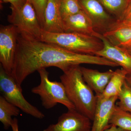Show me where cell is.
Masks as SVG:
<instances>
[{"label": "cell", "mask_w": 131, "mask_h": 131, "mask_svg": "<svg viewBox=\"0 0 131 131\" xmlns=\"http://www.w3.org/2000/svg\"><path fill=\"white\" fill-rule=\"evenodd\" d=\"M126 49H127V50H128V51H129V52H130V53L131 54V47H129V48H127Z\"/></svg>", "instance_id": "83f0119b"}, {"label": "cell", "mask_w": 131, "mask_h": 131, "mask_svg": "<svg viewBox=\"0 0 131 131\" xmlns=\"http://www.w3.org/2000/svg\"><path fill=\"white\" fill-rule=\"evenodd\" d=\"M127 74L126 71L122 68L115 71L103 93L99 95L105 98L118 96L125 81Z\"/></svg>", "instance_id": "2e32d148"}, {"label": "cell", "mask_w": 131, "mask_h": 131, "mask_svg": "<svg viewBox=\"0 0 131 131\" xmlns=\"http://www.w3.org/2000/svg\"><path fill=\"white\" fill-rule=\"evenodd\" d=\"M108 13L115 18H120L126 8L129 2L128 0H98Z\"/></svg>", "instance_id": "d6986e66"}, {"label": "cell", "mask_w": 131, "mask_h": 131, "mask_svg": "<svg viewBox=\"0 0 131 131\" xmlns=\"http://www.w3.org/2000/svg\"><path fill=\"white\" fill-rule=\"evenodd\" d=\"M109 124L126 131H131V113L116 105Z\"/></svg>", "instance_id": "ac0fdd59"}, {"label": "cell", "mask_w": 131, "mask_h": 131, "mask_svg": "<svg viewBox=\"0 0 131 131\" xmlns=\"http://www.w3.org/2000/svg\"><path fill=\"white\" fill-rule=\"evenodd\" d=\"M101 39L103 42V48L95 55L117 63L121 66L127 74H131V54L128 50L112 44L103 35Z\"/></svg>", "instance_id": "7c38bea8"}, {"label": "cell", "mask_w": 131, "mask_h": 131, "mask_svg": "<svg viewBox=\"0 0 131 131\" xmlns=\"http://www.w3.org/2000/svg\"><path fill=\"white\" fill-rule=\"evenodd\" d=\"M126 81L131 88V74H127V75Z\"/></svg>", "instance_id": "4316f807"}, {"label": "cell", "mask_w": 131, "mask_h": 131, "mask_svg": "<svg viewBox=\"0 0 131 131\" xmlns=\"http://www.w3.org/2000/svg\"><path fill=\"white\" fill-rule=\"evenodd\" d=\"M82 64L108 66L110 61L102 57L76 53L19 34L12 76L21 87L29 75L40 69L53 66L64 72Z\"/></svg>", "instance_id": "6da1fadb"}, {"label": "cell", "mask_w": 131, "mask_h": 131, "mask_svg": "<svg viewBox=\"0 0 131 131\" xmlns=\"http://www.w3.org/2000/svg\"><path fill=\"white\" fill-rule=\"evenodd\" d=\"M32 5L37 14L39 21L42 28L44 25L45 9L47 5V0H28Z\"/></svg>", "instance_id": "7402d4cb"}, {"label": "cell", "mask_w": 131, "mask_h": 131, "mask_svg": "<svg viewBox=\"0 0 131 131\" xmlns=\"http://www.w3.org/2000/svg\"><path fill=\"white\" fill-rule=\"evenodd\" d=\"M104 131H126L119 128L115 126L111 125L109 127Z\"/></svg>", "instance_id": "484cf974"}, {"label": "cell", "mask_w": 131, "mask_h": 131, "mask_svg": "<svg viewBox=\"0 0 131 131\" xmlns=\"http://www.w3.org/2000/svg\"><path fill=\"white\" fill-rule=\"evenodd\" d=\"M60 79L68 98L76 110L93 121L97 98L83 80L81 66H76L70 68L63 72Z\"/></svg>", "instance_id": "7a4b0ae2"}, {"label": "cell", "mask_w": 131, "mask_h": 131, "mask_svg": "<svg viewBox=\"0 0 131 131\" xmlns=\"http://www.w3.org/2000/svg\"><path fill=\"white\" fill-rule=\"evenodd\" d=\"M20 109L8 102L2 95L0 96V121L4 129H8L12 126L13 116L16 117L20 114Z\"/></svg>", "instance_id": "e0dca14e"}, {"label": "cell", "mask_w": 131, "mask_h": 131, "mask_svg": "<svg viewBox=\"0 0 131 131\" xmlns=\"http://www.w3.org/2000/svg\"><path fill=\"white\" fill-rule=\"evenodd\" d=\"M19 33L13 25L1 26L0 28V62L5 71L12 75Z\"/></svg>", "instance_id": "52a82bcc"}, {"label": "cell", "mask_w": 131, "mask_h": 131, "mask_svg": "<svg viewBox=\"0 0 131 131\" xmlns=\"http://www.w3.org/2000/svg\"><path fill=\"white\" fill-rule=\"evenodd\" d=\"M64 32L88 34L101 39L102 35L95 30L91 19L82 10L76 14L63 18Z\"/></svg>", "instance_id": "4fadbf2b"}, {"label": "cell", "mask_w": 131, "mask_h": 131, "mask_svg": "<svg viewBox=\"0 0 131 131\" xmlns=\"http://www.w3.org/2000/svg\"><path fill=\"white\" fill-rule=\"evenodd\" d=\"M0 91L2 96L7 101L27 114L39 119H42L45 117L43 113L26 100L22 93L21 87L1 65Z\"/></svg>", "instance_id": "8992f818"}, {"label": "cell", "mask_w": 131, "mask_h": 131, "mask_svg": "<svg viewBox=\"0 0 131 131\" xmlns=\"http://www.w3.org/2000/svg\"><path fill=\"white\" fill-rule=\"evenodd\" d=\"M111 44L118 47H131V20L116 19L102 34Z\"/></svg>", "instance_id": "30bf717a"}, {"label": "cell", "mask_w": 131, "mask_h": 131, "mask_svg": "<svg viewBox=\"0 0 131 131\" xmlns=\"http://www.w3.org/2000/svg\"><path fill=\"white\" fill-rule=\"evenodd\" d=\"M81 69L84 81L95 92L96 95L103 93L114 73L112 70L102 72L84 67H81Z\"/></svg>", "instance_id": "5bb4252c"}, {"label": "cell", "mask_w": 131, "mask_h": 131, "mask_svg": "<svg viewBox=\"0 0 131 131\" xmlns=\"http://www.w3.org/2000/svg\"><path fill=\"white\" fill-rule=\"evenodd\" d=\"M12 13L7 20L23 37L40 40L43 29L32 5L27 0L23 6L15 9L11 7Z\"/></svg>", "instance_id": "5b68a950"}, {"label": "cell", "mask_w": 131, "mask_h": 131, "mask_svg": "<svg viewBox=\"0 0 131 131\" xmlns=\"http://www.w3.org/2000/svg\"><path fill=\"white\" fill-rule=\"evenodd\" d=\"M91 121L76 109L68 110L43 131H91Z\"/></svg>", "instance_id": "ba28073f"}, {"label": "cell", "mask_w": 131, "mask_h": 131, "mask_svg": "<svg viewBox=\"0 0 131 131\" xmlns=\"http://www.w3.org/2000/svg\"><path fill=\"white\" fill-rule=\"evenodd\" d=\"M131 1V0H128V1H129V2H130V1Z\"/></svg>", "instance_id": "f1b7e54d"}, {"label": "cell", "mask_w": 131, "mask_h": 131, "mask_svg": "<svg viewBox=\"0 0 131 131\" xmlns=\"http://www.w3.org/2000/svg\"><path fill=\"white\" fill-rule=\"evenodd\" d=\"M39 40L76 53L89 55H95L103 47L101 39L78 32L51 33L43 30Z\"/></svg>", "instance_id": "3957f363"}, {"label": "cell", "mask_w": 131, "mask_h": 131, "mask_svg": "<svg viewBox=\"0 0 131 131\" xmlns=\"http://www.w3.org/2000/svg\"><path fill=\"white\" fill-rule=\"evenodd\" d=\"M11 127L13 131H19L18 122V120L16 118L13 119Z\"/></svg>", "instance_id": "d4e9b609"}, {"label": "cell", "mask_w": 131, "mask_h": 131, "mask_svg": "<svg viewBox=\"0 0 131 131\" xmlns=\"http://www.w3.org/2000/svg\"><path fill=\"white\" fill-rule=\"evenodd\" d=\"M4 2L11 3V7L19 9L24 6L27 0H2Z\"/></svg>", "instance_id": "603a6c76"}, {"label": "cell", "mask_w": 131, "mask_h": 131, "mask_svg": "<svg viewBox=\"0 0 131 131\" xmlns=\"http://www.w3.org/2000/svg\"><path fill=\"white\" fill-rule=\"evenodd\" d=\"M118 100L116 105L122 110L131 113V88L126 81L118 96Z\"/></svg>", "instance_id": "ffe728a7"}, {"label": "cell", "mask_w": 131, "mask_h": 131, "mask_svg": "<svg viewBox=\"0 0 131 131\" xmlns=\"http://www.w3.org/2000/svg\"><path fill=\"white\" fill-rule=\"evenodd\" d=\"M119 19L131 20V1L129 2L122 16Z\"/></svg>", "instance_id": "cb8c5ba5"}, {"label": "cell", "mask_w": 131, "mask_h": 131, "mask_svg": "<svg viewBox=\"0 0 131 131\" xmlns=\"http://www.w3.org/2000/svg\"><path fill=\"white\" fill-rule=\"evenodd\" d=\"M60 9L62 18L76 14L82 10L78 0H61Z\"/></svg>", "instance_id": "44dd1931"}, {"label": "cell", "mask_w": 131, "mask_h": 131, "mask_svg": "<svg viewBox=\"0 0 131 131\" xmlns=\"http://www.w3.org/2000/svg\"><path fill=\"white\" fill-rule=\"evenodd\" d=\"M40 75V83L31 89L32 93L40 96L42 106L50 109L58 103L63 105L68 110L76 109L66 94L62 82L52 81L49 78V73L45 68L38 71Z\"/></svg>", "instance_id": "277c9868"}, {"label": "cell", "mask_w": 131, "mask_h": 131, "mask_svg": "<svg viewBox=\"0 0 131 131\" xmlns=\"http://www.w3.org/2000/svg\"><path fill=\"white\" fill-rule=\"evenodd\" d=\"M82 10L89 17L95 30L102 35L115 19L98 0H78Z\"/></svg>", "instance_id": "9c48e42d"}, {"label": "cell", "mask_w": 131, "mask_h": 131, "mask_svg": "<svg viewBox=\"0 0 131 131\" xmlns=\"http://www.w3.org/2000/svg\"><path fill=\"white\" fill-rule=\"evenodd\" d=\"M60 1L61 0H47L45 12L44 31L51 33L64 32Z\"/></svg>", "instance_id": "9a60e30c"}, {"label": "cell", "mask_w": 131, "mask_h": 131, "mask_svg": "<svg viewBox=\"0 0 131 131\" xmlns=\"http://www.w3.org/2000/svg\"><path fill=\"white\" fill-rule=\"evenodd\" d=\"M96 96L97 102L91 131H104L111 125L109 122L118 96L105 98L101 95Z\"/></svg>", "instance_id": "8fae6325"}]
</instances>
